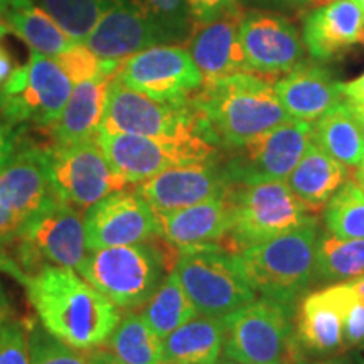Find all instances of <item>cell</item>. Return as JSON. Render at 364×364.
Here are the masks:
<instances>
[{"label": "cell", "instance_id": "2e32d148", "mask_svg": "<svg viewBox=\"0 0 364 364\" xmlns=\"http://www.w3.org/2000/svg\"><path fill=\"white\" fill-rule=\"evenodd\" d=\"M73 86L56 59L31 51L27 66L17 68L2 90L19 102L22 124L51 127L65 110Z\"/></svg>", "mask_w": 364, "mask_h": 364}, {"label": "cell", "instance_id": "d6986e66", "mask_svg": "<svg viewBox=\"0 0 364 364\" xmlns=\"http://www.w3.org/2000/svg\"><path fill=\"white\" fill-rule=\"evenodd\" d=\"M225 169L216 159L171 167L140 182L136 188L154 211H174L225 194Z\"/></svg>", "mask_w": 364, "mask_h": 364}, {"label": "cell", "instance_id": "681fc988", "mask_svg": "<svg viewBox=\"0 0 364 364\" xmlns=\"http://www.w3.org/2000/svg\"><path fill=\"white\" fill-rule=\"evenodd\" d=\"M252 2L267 4V6H280V7H297V6H309V0H252Z\"/></svg>", "mask_w": 364, "mask_h": 364}, {"label": "cell", "instance_id": "277c9868", "mask_svg": "<svg viewBox=\"0 0 364 364\" xmlns=\"http://www.w3.org/2000/svg\"><path fill=\"white\" fill-rule=\"evenodd\" d=\"M317 221L231 255L240 275L255 294L275 302L292 304L314 272Z\"/></svg>", "mask_w": 364, "mask_h": 364}, {"label": "cell", "instance_id": "6f0895ef", "mask_svg": "<svg viewBox=\"0 0 364 364\" xmlns=\"http://www.w3.org/2000/svg\"><path fill=\"white\" fill-rule=\"evenodd\" d=\"M353 2H356V4H358V6L363 9V12H364V0H353Z\"/></svg>", "mask_w": 364, "mask_h": 364}, {"label": "cell", "instance_id": "8fae6325", "mask_svg": "<svg viewBox=\"0 0 364 364\" xmlns=\"http://www.w3.org/2000/svg\"><path fill=\"white\" fill-rule=\"evenodd\" d=\"M312 134L311 122L290 118L231 149L230 159L223 164L228 184L253 186L287 181L312 142Z\"/></svg>", "mask_w": 364, "mask_h": 364}, {"label": "cell", "instance_id": "7bdbcfd3", "mask_svg": "<svg viewBox=\"0 0 364 364\" xmlns=\"http://www.w3.org/2000/svg\"><path fill=\"white\" fill-rule=\"evenodd\" d=\"M19 145V130L17 125L0 122V166L16 152Z\"/></svg>", "mask_w": 364, "mask_h": 364}, {"label": "cell", "instance_id": "74e56055", "mask_svg": "<svg viewBox=\"0 0 364 364\" xmlns=\"http://www.w3.org/2000/svg\"><path fill=\"white\" fill-rule=\"evenodd\" d=\"M0 364H31L27 327L19 321H0Z\"/></svg>", "mask_w": 364, "mask_h": 364}, {"label": "cell", "instance_id": "9f6ffc18", "mask_svg": "<svg viewBox=\"0 0 364 364\" xmlns=\"http://www.w3.org/2000/svg\"><path fill=\"white\" fill-rule=\"evenodd\" d=\"M7 33H9V27L4 24V22H0V39H2L4 36H7Z\"/></svg>", "mask_w": 364, "mask_h": 364}, {"label": "cell", "instance_id": "7c38bea8", "mask_svg": "<svg viewBox=\"0 0 364 364\" xmlns=\"http://www.w3.org/2000/svg\"><path fill=\"white\" fill-rule=\"evenodd\" d=\"M48 169L58 199L76 209H88L105 196L125 189L127 182L112 169L95 139L46 147Z\"/></svg>", "mask_w": 364, "mask_h": 364}, {"label": "cell", "instance_id": "f5cc1de1", "mask_svg": "<svg viewBox=\"0 0 364 364\" xmlns=\"http://www.w3.org/2000/svg\"><path fill=\"white\" fill-rule=\"evenodd\" d=\"M354 361H356V364H364V344H361L358 348V351L353 354Z\"/></svg>", "mask_w": 364, "mask_h": 364}, {"label": "cell", "instance_id": "e0dca14e", "mask_svg": "<svg viewBox=\"0 0 364 364\" xmlns=\"http://www.w3.org/2000/svg\"><path fill=\"white\" fill-rule=\"evenodd\" d=\"M164 43H169L164 31L136 0H115L83 44L100 59L124 61Z\"/></svg>", "mask_w": 364, "mask_h": 364}, {"label": "cell", "instance_id": "3957f363", "mask_svg": "<svg viewBox=\"0 0 364 364\" xmlns=\"http://www.w3.org/2000/svg\"><path fill=\"white\" fill-rule=\"evenodd\" d=\"M230 204V231L218 245L236 255L255 245L307 225L316 220L312 209L297 198L285 181L243 186L230 184L225 191Z\"/></svg>", "mask_w": 364, "mask_h": 364}, {"label": "cell", "instance_id": "f907efd6", "mask_svg": "<svg viewBox=\"0 0 364 364\" xmlns=\"http://www.w3.org/2000/svg\"><path fill=\"white\" fill-rule=\"evenodd\" d=\"M348 284L353 287V290L358 294V297L364 300V273H363V275L356 277V279L349 280Z\"/></svg>", "mask_w": 364, "mask_h": 364}, {"label": "cell", "instance_id": "6da1fadb", "mask_svg": "<svg viewBox=\"0 0 364 364\" xmlns=\"http://www.w3.org/2000/svg\"><path fill=\"white\" fill-rule=\"evenodd\" d=\"M24 289L41 326L80 351L102 348L120 322V311L75 268L44 265L26 277Z\"/></svg>", "mask_w": 364, "mask_h": 364}, {"label": "cell", "instance_id": "7dc6e473", "mask_svg": "<svg viewBox=\"0 0 364 364\" xmlns=\"http://www.w3.org/2000/svg\"><path fill=\"white\" fill-rule=\"evenodd\" d=\"M299 364H356V361H354L353 356H344V354H336V356L321 359V361H314V363L302 361V363H299Z\"/></svg>", "mask_w": 364, "mask_h": 364}, {"label": "cell", "instance_id": "ffe728a7", "mask_svg": "<svg viewBox=\"0 0 364 364\" xmlns=\"http://www.w3.org/2000/svg\"><path fill=\"white\" fill-rule=\"evenodd\" d=\"M56 198L46 147L19 142L16 152L0 166V201L26 220Z\"/></svg>", "mask_w": 364, "mask_h": 364}, {"label": "cell", "instance_id": "e575fe53", "mask_svg": "<svg viewBox=\"0 0 364 364\" xmlns=\"http://www.w3.org/2000/svg\"><path fill=\"white\" fill-rule=\"evenodd\" d=\"M27 338L31 364H93L90 351L71 348L36 322L27 324Z\"/></svg>", "mask_w": 364, "mask_h": 364}, {"label": "cell", "instance_id": "f546056e", "mask_svg": "<svg viewBox=\"0 0 364 364\" xmlns=\"http://www.w3.org/2000/svg\"><path fill=\"white\" fill-rule=\"evenodd\" d=\"M102 348L120 364H164L162 339L150 329L142 314L129 311Z\"/></svg>", "mask_w": 364, "mask_h": 364}, {"label": "cell", "instance_id": "603a6c76", "mask_svg": "<svg viewBox=\"0 0 364 364\" xmlns=\"http://www.w3.org/2000/svg\"><path fill=\"white\" fill-rule=\"evenodd\" d=\"M241 12L228 14L208 24L196 26L188 39V51L201 71L203 81L235 73H252L240 41Z\"/></svg>", "mask_w": 364, "mask_h": 364}, {"label": "cell", "instance_id": "cb8c5ba5", "mask_svg": "<svg viewBox=\"0 0 364 364\" xmlns=\"http://www.w3.org/2000/svg\"><path fill=\"white\" fill-rule=\"evenodd\" d=\"M275 93L290 118L311 124L344 98L343 83L327 68L306 61L277 81Z\"/></svg>", "mask_w": 364, "mask_h": 364}, {"label": "cell", "instance_id": "7a4b0ae2", "mask_svg": "<svg viewBox=\"0 0 364 364\" xmlns=\"http://www.w3.org/2000/svg\"><path fill=\"white\" fill-rule=\"evenodd\" d=\"M191 102L215 135L228 149L290 120L270 78L253 73H235L203 81Z\"/></svg>", "mask_w": 364, "mask_h": 364}, {"label": "cell", "instance_id": "4316f807", "mask_svg": "<svg viewBox=\"0 0 364 364\" xmlns=\"http://www.w3.org/2000/svg\"><path fill=\"white\" fill-rule=\"evenodd\" d=\"M223 344V318L198 314L162 339L164 364H218Z\"/></svg>", "mask_w": 364, "mask_h": 364}, {"label": "cell", "instance_id": "9a60e30c", "mask_svg": "<svg viewBox=\"0 0 364 364\" xmlns=\"http://www.w3.org/2000/svg\"><path fill=\"white\" fill-rule=\"evenodd\" d=\"M240 41L253 75L275 80L302 63V41L295 26L284 16L241 12Z\"/></svg>", "mask_w": 364, "mask_h": 364}, {"label": "cell", "instance_id": "816d5d0a", "mask_svg": "<svg viewBox=\"0 0 364 364\" xmlns=\"http://www.w3.org/2000/svg\"><path fill=\"white\" fill-rule=\"evenodd\" d=\"M348 105L351 107L353 113L358 117V120L364 127V100H361V102H348Z\"/></svg>", "mask_w": 364, "mask_h": 364}, {"label": "cell", "instance_id": "9c48e42d", "mask_svg": "<svg viewBox=\"0 0 364 364\" xmlns=\"http://www.w3.org/2000/svg\"><path fill=\"white\" fill-rule=\"evenodd\" d=\"M17 263L26 275L44 265L76 268L86 250L85 216L61 199H53L22 221L17 238Z\"/></svg>", "mask_w": 364, "mask_h": 364}, {"label": "cell", "instance_id": "4dcf8cb0", "mask_svg": "<svg viewBox=\"0 0 364 364\" xmlns=\"http://www.w3.org/2000/svg\"><path fill=\"white\" fill-rule=\"evenodd\" d=\"M314 270L322 280H351L364 273V238H341L326 231L316 240Z\"/></svg>", "mask_w": 364, "mask_h": 364}, {"label": "cell", "instance_id": "ac0fdd59", "mask_svg": "<svg viewBox=\"0 0 364 364\" xmlns=\"http://www.w3.org/2000/svg\"><path fill=\"white\" fill-rule=\"evenodd\" d=\"M358 299L348 282L309 294L300 302L295 326V336L304 353L336 356L346 351L344 318Z\"/></svg>", "mask_w": 364, "mask_h": 364}, {"label": "cell", "instance_id": "8d00e7d4", "mask_svg": "<svg viewBox=\"0 0 364 364\" xmlns=\"http://www.w3.org/2000/svg\"><path fill=\"white\" fill-rule=\"evenodd\" d=\"M59 66L66 71L73 83H81L85 80L97 78V76H113L118 73L122 61H112V59H100L86 48L85 44H75L65 53L54 58Z\"/></svg>", "mask_w": 364, "mask_h": 364}, {"label": "cell", "instance_id": "1f68e13d", "mask_svg": "<svg viewBox=\"0 0 364 364\" xmlns=\"http://www.w3.org/2000/svg\"><path fill=\"white\" fill-rule=\"evenodd\" d=\"M196 316H198V311L189 300L188 294L184 292L174 272L164 279L142 311L145 322L150 326V329L156 332L159 339L169 336L172 331H176L177 327H181L184 322L191 321Z\"/></svg>", "mask_w": 364, "mask_h": 364}, {"label": "cell", "instance_id": "ab89813d", "mask_svg": "<svg viewBox=\"0 0 364 364\" xmlns=\"http://www.w3.org/2000/svg\"><path fill=\"white\" fill-rule=\"evenodd\" d=\"M344 346L346 349L359 348L364 344V300L358 299L344 318Z\"/></svg>", "mask_w": 364, "mask_h": 364}, {"label": "cell", "instance_id": "836d02e7", "mask_svg": "<svg viewBox=\"0 0 364 364\" xmlns=\"http://www.w3.org/2000/svg\"><path fill=\"white\" fill-rule=\"evenodd\" d=\"M326 228L341 238H364V193L354 179L329 199L324 213Z\"/></svg>", "mask_w": 364, "mask_h": 364}, {"label": "cell", "instance_id": "db71d44e", "mask_svg": "<svg viewBox=\"0 0 364 364\" xmlns=\"http://www.w3.org/2000/svg\"><path fill=\"white\" fill-rule=\"evenodd\" d=\"M9 4H11V0H0V17H4V14L7 12Z\"/></svg>", "mask_w": 364, "mask_h": 364}, {"label": "cell", "instance_id": "8992f818", "mask_svg": "<svg viewBox=\"0 0 364 364\" xmlns=\"http://www.w3.org/2000/svg\"><path fill=\"white\" fill-rule=\"evenodd\" d=\"M166 267V255L145 241L90 250L75 270L118 309L134 311L156 294Z\"/></svg>", "mask_w": 364, "mask_h": 364}, {"label": "cell", "instance_id": "f35d334b", "mask_svg": "<svg viewBox=\"0 0 364 364\" xmlns=\"http://www.w3.org/2000/svg\"><path fill=\"white\" fill-rule=\"evenodd\" d=\"M194 24L201 26L225 17L228 14L240 12L238 0H186Z\"/></svg>", "mask_w": 364, "mask_h": 364}, {"label": "cell", "instance_id": "7402d4cb", "mask_svg": "<svg viewBox=\"0 0 364 364\" xmlns=\"http://www.w3.org/2000/svg\"><path fill=\"white\" fill-rule=\"evenodd\" d=\"M157 235L179 252L220 245L230 231L231 213L225 194L174 211H154Z\"/></svg>", "mask_w": 364, "mask_h": 364}, {"label": "cell", "instance_id": "f1b7e54d", "mask_svg": "<svg viewBox=\"0 0 364 364\" xmlns=\"http://www.w3.org/2000/svg\"><path fill=\"white\" fill-rule=\"evenodd\" d=\"M4 24L29 46L31 51L56 58L75 43L68 38L56 21L44 12L34 0H11L4 14Z\"/></svg>", "mask_w": 364, "mask_h": 364}, {"label": "cell", "instance_id": "d6a6232c", "mask_svg": "<svg viewBox=\"0 0 364 364\" xmlns=\"http://www.w3.org/2000/svg\"><path fill=\"white\" fill-rule=\"evenodd\" d=\"M75 44H83L115 0H36Z\"/></svg>", "mask_w": 364, "mask_h": 364}, {"label": "cell", "instance_id": "680465c9", "mask_svg": "<svg viewBox=\"0 0 364 364\" xmlns=\"http://www.w3.org/2000/svg\"><path fill=\"white\" fill-rule=\"evenodd\" d=\"M218 364H236V363H233V361H230V359H226L225 363H218Z\"/></svg>", "mask_w": 364, "mask_h": 364}, {"label": "cell", "instance_id": "5bb4252c", "mask_svg": "<svg viewBox=\"0 0 364 364\" xmlns=\"http://www.w3.org/2000/svg\"><path fill=\"white\" fill-rule=\"evenodd\" d=\"M157 236L156 213L136 191L120 189L86 209V250L145 243Z\"/></svg>", "mask_w": 364, "mask_h": 364}, {"label": "cell", "instance_id": "484cf974", "mask_svg": "<svg viewBox=\"0 0 364 364\" xmlns=\"http://www.w3.org/2000/svg\"><path fill=\"white\" fill-rule=\"evenodd\" d=\"M348 179V167L311 142L285 182L314 213L329 203Z\"/></svg>", "mask_w": 364, "mask_h": 364}, {"label": "cell", "instance_id": "d4e9b609", "mask_svg": "<svg viewBox=\"0 0 364 364\" xmlns=\"http://www.w3.org/2000/svg\"><path fill=\"white\" fill-rule=\"evenodd\" d=\"M112 78L97 76L73 86L65 110L49 127L54 144H76L95 139L102 124L105 97Z\"/></svg>", "mask_w": 364, "mask_h": 364}, {"label": "cell", "instance_id": "44dd1931", "mask_svg": "<svg viewBox=\"0 0 364 364\" xmlns=\"http://www.w3.org/2000/svg\"><path fill=\"white\" fill-rule=\"evenodd\" d=\"M302 41L316 61H332L364 43V12L353 0L314 7L304 19Z\"/></svg>", "mask_w": 364, "mask_h": 364}, {"label": "cell", "instance_id": "c3c4849f", "mask_svg": "<svg viewBox=\"0 0 364 364\" xmlns=\"http://www.w3.org/2000/svg\"><path fill=\"white\" fill-rule=\"evenodd\" d=\"M91 358H93V364H120L113 359L110 354L105 351L103 348H97V349H91Z\"/></svg>", "mask_w": 364, "mask_h": 364}, {"label": "cell", "instance_id": "83f0119b", "mask_svg": "<svg viewBox=\"0 0 364 364\" xmlns=\"http://www.w3.org/2000/svg\"><path fill=\"white\" fill-rule=\"evenodd\" d=\"M312 125V142L331 157L346 167H358L363 162L364 127L346 100L334 105Z\"/></svg>", "mask_w": 364, "mask_h": 364}, {"label": "cell", "instance_id": "60d3db41", "mask_svg": "<svg viewBox=\"0 0 364 364\" xmlns=\"http://www.w3.org/2000/svg\"><path fill=\"white\" fill-rule=\"evenodd\" d=\"M0 270L7 272L9 275H12L19 284H24L26 280V272L19 267V263L14 260L12 257H9L6 250L0 247ZM12 317V306L9 302V297L4 290V287L0 285V321H6V318Z\"/></svg>", "mask_w": 364, "mask_h": 364}, {"label": "cell", "instance_id": "d590c367", "mask_svg": "<svg viewBox=\"0 0 364 364\" xmlns=\"http://www.w3.org/2000/svg\"><path fill=\"white\" fill-rule=\"evenodd\" d=\"M157 22L167 41H188L194 31V19L186 0H136Z\"/></svg>", "mask_w": 364, "mask_h": 364}, {"label": "cell", "instance_id": "f6af8a7d", "mask_svg": "<svg viewBox=\"0 0 364 364\" xmlns=\"http://www.w3.org/2000/svg\"><path fill=\"white\" fill-rule=\"evenodd\" d=\"M16 70V59H14L11 51H9L6 46L0 44V88L11 80V76Z\"/></svg>", "mask_w": 364, "mask_h": 364}, {"label": "cell", "instance_id": "ba28073f", "mask_svg": "<svg viewBox=\"0 0 364 364\" xmlns=\"http://www.w3.org/2000/svg\"><path fill=\"white\" fill-rule=\"evenodd\" d=\"M95 140L112 169L129 184H140L171 167L211 161L218 154L216 144L198 134L142 136L98 130Z\"/></svg>", "mask_w": 364, "mask_h": 364}, {"label": "cell", "instance_id": "b9f144b4", "mask_svg": "<svg viewBox=\"0 0 364 364\" xmlns=\"http://www.w3.org/2000/svg\"><path fill=\"white\" fill-rule=\"evenodd\" d=\"M22 218L9 209L6 204L0 201V247L6 248L7 245H14V241L19 233Z\"/></svg>", "mask_w": 364, "mask_h": 364}, {"label": "cell", "instance_id": "52a82bcc", "mask_svg": "<svg viewBox=\"0 0 364 364\" xmlns=\"http://www.w3.org/2000/svg\"><path fill=\"white\" fill-rule=\"evenodd\" d=\"M110 134L142 136L204 135L218 144L215 135L193 102H159L129 88L113 76L108 83L100 129Z\"/></svg>", "mask_w": 364, "mask_h": 364}, {"label": "cell", "instance_id": "bcb514c9", "mask_svg": "<svg viewBox=\"0 0 364 364\" xmlns=\"http://www.w3.org/2000/svg\"><path fill=\"white\" fill-rule=\"evenodd\" d=\"M343 95L346 102H361L364 100V73L359 78L343 83Z\"/></svg>", "mask_w": 364, "mask_h": 364}, {"label": "cell", "instance_id": "5b68a950", "mask_svg": "<svg viewBox=\"0 0 364 364\" xmlns=\"http://www.w3.org/2000/svg\"><path fill=\"white\" fill-rule=\"evenodd\" d=\"M226 359L236 364H299L306 361L289 306L255 299L223 317Z\"/></svg>", "mask_w": 364, "mask_h": 364}, {"label": "cell", "instance_id": "30bf717a", "mask_svg": "<svg viewBox=\"0 0 364 364\" xmlns=\"http://www.w3.org/2000/svg\"><path fill=\"white\" fill-rule=\"evenodd\" d=\"M172 272L201 316L223 318L257 299L233 257L216 245L181 252Z\"/></svg>", "mask_w": 364, "mask_h": 364}, {"label": "cell", "instance_id": "4fadbf2b", "mask_svg": "<svg viewBox=\"0 0 364 364\" xmlns=\"http://www.w3.org/2000/svg\"><path fill=\"white\" fill-rule=\"evenodd\" d=\"M117 78L129 88L169 103H188L201 88L203 75L188 48L157 44L122 61Z\"/></svg>", "mask_w": 364, "mask_h": 364}, {"label": "cell", "instance_id": "11a10c76", "mask_svg": "<svg viewBox=\"0 0 364 364\" xmlns=\"http://www.w3.org/2000/svg\"><path fill=\"white\" fill-rule=\"evenodd\" d=\"M334 2V0H309V6H324V4Z\"/></svg>", "mask_w": 364, "mask_h": 364}, {"label": "cell", "instance_id": "ee69618b", "mask_svg": "<svg viewBox=\"0 0 364 364\" xmlns=\"http://www.w3.org/2000/svg\"><path fill=\"white\" fill-rule=\"evenodd\" d=\"M0 122H6L11 125H21V107L16 97L7 95L6 91L0 90Z\"/></svg>", "mask_w": 364, "mask_h": 364}]
</instances>
